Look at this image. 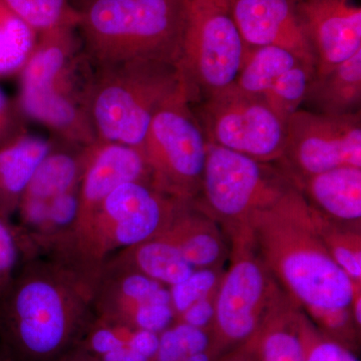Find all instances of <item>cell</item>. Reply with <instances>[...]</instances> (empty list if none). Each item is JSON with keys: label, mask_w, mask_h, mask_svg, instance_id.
I'll return each mask as SVG.
<instances>
[{"label": "cell", "mask_w": 361, "mask_h": 361, "mask_svg": "<svg viewBox=\"0 0 361 361\" xmlns=\"http://www.w3.org/2000/svg\"><path fill=\"white\" fill-rule=\"evenodd\" d=\"M252 245L289 298L326 336L349 348L357 341L353 319L355 282L325 248L313 209L293 184L245 225Z\"/></svg>", "instance_id": "cell-1"}, {"label": "cell", "mask_w": 361, "mask_h": 361, "mask_svg": "<svg viewBox=\"0 0 361 361\" xmlns=\"http://www.w3.org/2000/svg\"><path fill=\"white\" fill-rule=\"evenodd\" d=\"M102 271L33 256L0 293V337L7 356L56 361L77 348L94 318Z\"/></svg>", "instance_id": "cell-2"}, {"label": "cell", "mask_w": 361, "mask_h": 361, "mask_svg": "<svg viewBox=\"0 0 361 361\" xmlns=\"http://www.w3.org/2000/svg\"><path fill=\"white\" fill-rule=\"evenodd\" d=\"M94 65L78 28H59L37 37L20 73L18 102L25 118L51 130L54 139L89 146L97 141L87 111Z\"/></svg>", "instance_id": "cell-3"}, {"label": "cell", "mask_w": 361, "mask_h": 361, "mask_svg": "<svg viewBox=\"0 0 361 361\" xmlns=\"http://www.w3.org/2000/svg\"><path fill=\"white\" fill-rule=\"evenodd\" d=\"M189 0H92L80 11L82 49L94 66L155 59L179 66Z\"/></svg>", "instance_id": "cell-4"}, {"label": "cell", "mask_w": 361, "mask_h": 361, "mask_svg": "<svg viewBox=\"0 0 361 361\" xmlns=\"http://www.w3.org/2000/svg\"><path fill=\"white\" fill-rule=\"evenodd\" d=\"M89 118L97 141L141 148L157 111L182 94H191L177 63L132 59L94 66Z\"/></svg>", "instance_id": "cell-5"}, {"label": "cell", "mask_w": 361, "mask_h": 361, "mask_svg": "<svg viewBox=\"0 0 361 361\" xmlns=\"http://www.w3.org/2000/svg\"><path fill=\"white\" fill-rule=\"evenodd\" d=\"M182 202L163 193L148 180L126 183L44 253L85 269L102 271L116 252L159 234Z\"/></svg>", "instance_id": "cell-6"}, {"label": "cell", "mask_w": 361, "mask_h": 361, "mask_svg": "<svg viewBox=\"0 0 361 361\" xmlns=\"http://www.w3.org/2000/svg\"><path fill=\"white\" fill-rule=\"evenodd\" d=\"M192 103L185 94L157 111L142 146L152 184L183 201L200 194L208 148Z\"/></svg>", "instance_id": "cell-7"}, {"label": "cell", "mask_w": 361, "mask_h": 361, "mask_svg": "<svg viewBox=\"0 0 361 361\" xmlns=\"http://www.w3.org/2000/svg\"><path fill=\"white\" fill-rule=\"evenodd\" d=\"M292 185L281 169L208 142L197 204L213 219L241 229L252 213L277 201Z\"/></svg>", "instance_id": "cell-8"}, {"label": "cell", "mask_w": 361, "mask_h": 361, "mask_svg": "<svg viewBox=\"0 0 361 361\" xmlns=\"http://www.w3.org/2000/svg\"><path fill=\"white\" fill-rule=\"evenodd\" d=\"M232 242L231 266L218 289L212 329L214 346L221 355L253 337L285 295L259 258L245 228L232 234Z\"/></svg>", "instance_id": "cell-9"}, {"label": "cell", "mask_w": 361, "mask_h": 361, "mask_svg": "<svg viewBox=\"0 0 361 361\" xmlns=\"http://www.w3.org/2000/svg\"><path fill=\"white\" fill-rule=\"evenodd\" d=\"M230 7L215 0H189L179 66L195 103L234 85L247 47Z\"/></svg>", "instance_id": "cell-10"}, {"label": "cell", "mask_w": 361, "mask_h": 361, "mask_svg": "<svg viewBox=\"0 0 361 361\" xmlns=\"http://www.w3.org/2000/svg\"><path fill=\"white\" fill-rule=\"evenodd\" d=\"M196 114L207 140L261 163L284 153L287 118L263 97L232 85L202 99Z\"/></svg>", "instance_id": "cell-11"}, {"label": "cell", "mask_w": 361, "mask_h": 361, "mask_svg": "<svg viewBox=\"0 0 361 361\" xmlns=\"http://www.w3.org/2000/svg\"><path fill=\"white\" fill-rule=\"evenodd\" d=\"M277 163L290 180L342 166L361 168V113L329 116L298 109L287 118L286 145Z\"/></svg>", "instance_id": "cell-12"}, {"label": "cell", "mask_w": 361, "mask_h": 361, "mask_svg": "<svg viewBox=\"0 0 361 361\" xmlns=\"http://www.w3.org/2000/svg\"><path fill=\"white\" fill-rule=\"evenodd\" d=\"M315 66L277 47H247L235 85L263 97L284 118L298 110L307 94Z\"/></svg>", "instance_id": "cell-13"}, {"label": "cell", "mask_w": 361, "mask_h": 361, "mask_svg": "<svg viewBox=\"0 0 361 361\" xmlns=\"http://www.w3.org/2000/svg\"><path fill=\"white\" fill-rule=\"evenodd\" d=\"M297 16L324 73L361 51V8L353 0H294Z\"/></svg>", "instance_id": "cell-14"}, {"label": "cell", "mask_w": 361, "mask_h": 361, "mask_svg": "<svg viewBox=\"0 0 361 361\" xmlns=\"http://www.w3.org/2000/svg\"><path fill=\"white\" fill-rule=\"evenodd\" d=\"M89 146L54 137V145L33 172L16 213L20 220L18 228L28 241L44 224L51 202L80 187Z\"/></svg>", "instance_id": "cell-15"}, {"label": "cell", "mask_w": 361, "mask_h": 361, "mask_svg": "<svg viewBox=\"0 0 361 361\" xmlns=\"http://www.w3.org/2000/svg\"><path fill=\"white\" fill-rule=\"evenodd\" d=\"M231 13L247 47H281L315 66L294 0H236Z\"/></svg>", "instance_id": "cell-16"}, {"label": "cell", "mask_w": 361, "mask_h": 361, "mask_svg": "<svg viewBox=\"0 0 361 361\" xmlns=\"http://www.w3.org/2000/svg\"><path fill=\"white\" fill-rule=\"evenodd\" d=\"M135 180L151 182L141 148L118 142H92L87 147L78 217L73 227L84 222L116 188Z\"/></svg>", "instance_id": "cell-17"}, {"label": "cell", "mask_w": 361, "mask_h": 361, "mask_svg": "<svg viewBox=\"0 0 361 361\" xmlns=\"http://www.w3.org/2000/svg\"><path fill=\"white\" fill-rule=\"evenodd\" d=\"M156 236L175 246L195 269L218 267L227 253L216 220L194 201L182 202Z\"/></svg>", "instance_id": "cell-18"}, {"label": "cell", "mask_w": 361, "mask_h": 361, "mask_svg": "<svg viewBox=\"0 0 361 361\" xmlns=\"http://www.w3.org/2000/svg\"><path fill=\"white\" fill-rule=\"evenodd\" d=\"M291 183L322 215L341 224L360 226L361 168L342 166Z\"/></svg>", "instance_id": "cell-19"}, {"label": "cell", "mask_w": 361, "mask_h": 361, "mask_svg": "<svg viewBox=\"0 0 361 361\" xmlns=\"http://www.w3.org/2000/svg\"><path fill=\"white\" fill-rule=\"evenodd\" d=\"M54 137L26 132L0 145V218L11 222L35 169L49 153Z\"/></svg>", "instance_id": "cell-20"}, {"label": "cell", "mask_w": 361, "mask_h": 361, "mask_svg": "<svg viewBox=\"0 0 361 361\" xmlns=\"http://www.w3.org/2000/svg\"><path fill=\"white\" fill-rule=\"evenodd\" d=\"M303 103L323 115L360 113L361 51L324 73H315Z\"/></svg>", "instance_id": "cell-21"}, {"label": "cell", "mask_w": 361, "mask_h": 361, "mask_svg": "<svg viewBox=\"0 0 361 361\" xmlns=\"http://www.w3.org/2000/svg\"><path fill=\"white\" fill-rule=\"evenodd\" d=\"M104 265L141 273L168 287L184 281L195 270L175 246L158 236L116 252Z\"/></svg>", "instance_id": "cell-22"}, {"label": "cell", "mask_w": 361, "mask_h": 361, "mask_svg": "<svg viewBox=\"0 0 361 361\" xmlns=\"http://www.w3.org/2000/svg\"><path fill=\"white\" fill-rule=\"evenodd\" d=\"M299 311L286 295L273 306L254 334L259 361H304Z\"/></svg>", "instance_id": "cell-23"}, {"label": "cell", "mask_w": 361, "mask_h": 361, "mask_svg": "<svg viewBox=\"0 0 361 361\" xmlns=\"http://www.w3.org/2000/svg\"><path fill=\"white\" fill-rule=\"evenodd\" d=\"M33 32L0 0V78L20 75L37 42Z\"/></svg>", "instance_id": "cell-24"}, {"label": "cell", "mask_w": 361, "mask_h": 361, "mask_svg": "<svg viewBox=\"0 0 361 361\" xmlns=\"http://www.w3.org/2000/svg\"><path fill=\"white\" fill-rule=\"evenodd\" d=\"M313 219L330 256L353 281L361 283L360 226L341 224L329 219L315 209Z\"/></svg>", "instance_id": "cell-25"}, {"label": "cell", "mask_w": 361, "mask_h": 361, "mask_svg": "<svg viewBox=\"0 0 361 361\" xmlns=\"http://www.w3.org/2000/svg\"><path fill=\"white\" fill-rule=\"evenodd\" d=\"M4 4L26 25L37 33L59 28H78L80 11L70 0H4Z\"/></svg>", "instance_id": "cell-26"}, {"label": "cell", "mask_w": 361, "mask_h": 361, "mask_svg": "<svg viewBox=\"0 0 361 361\" xmlns=\"http://www.w3.org/2000/svg\"><path fill=\"white\" fill-rule=\"evenodd\" d=\"M214 346L212 331L175 322L160 334L155 361H185Z\"/></svg>", "instance_id": "cell-27"}, {"label": "cell", "mask_w": 361, "mask_h": 361, "mask_svg": "<svg viewBox=\"0 0 361 361\" xmlns=\"http://www.w3.org/2000/svg\"><path fill=\"white\" fill-rule=\"evenodd\" d=\"M298 327L304 361H360L353 349L326 336L301 310Z\"/></svg>", "instance_id": "cell-28"}, {"label": "cell", "mask_w": 361, "mask_h": 361, "mask_svg": "<svg viewBox=\"0 0 361 361\" xmlns=\"http://www.w3.org/2000/svg\"><path fill=\"white\" fill-rule=\"evenodd\" d=\"M222 277L218 267L200 268L195 269L184 281L169 287L176 317L197 301L218 290Z\"/></svg>", "instance_id": "cell-29"}, {"label": "cell", "mask_w": 361, "mask_h": 361, "mask_svg": "<svg viewBox=\"0 0 361 361\" xmlns=\"http://www.w3.org/2000/svg\"><path fill=\"white\" fill-rule=\"evenodd\" d=\"M21 255L33 256L27 239L20 228L0 218V293L18 272Z\"/></svg>", "instance_id": "cell-30"}, {"label": "cell", "mask_w": 361, "mask_h": 361, "mask_svg": "<svg viewBox=\"0 0 361 361\" xmlns=\"http://www.w3.org/2000/svg\"><path fill=\"white\" fill-rule=\"evenodd\" d=\"M28 132L18 102L0 87V145Z\"/></svg>", "instance_id": "cell-31"}, {"label": "cell", "mask_w": 361, "mask_h": 361, "mask_svg": "<svg viewBox=\"0 0 361 361\" xmlns=\"http://www.w3.org/2000/svg\"><path fill=\"white\" fill-rule=\"evenodd\" d=\"M217 292L218 290L212 292L190 306L187 310L176 317L175 322L185 323L197 329L212 331Z\"/></svg>", "instance_id": "cell-32"}, {"label": "cell", "mask_w": 361, "mask_h": 361, "mask_svg": "<svg viewBox=\"0 0 361 361\" xmlns=\"http://www.w3.org/2000/svg\"><path fill=\"white\" fill-rule=\"evenodd\" d=\"M216 361H259L254 336L248 341L222 353Z\"/></svg>", "instance_id": "cell-33"}, {"label": "cell", "mask_w": 361, "mask_h": 361, "mask_svg": "<svg viewBox=\"0 0 361 361\" xmlns=\"http://www.w3.org/2000/svg\"><path fill=\"white\" fill-rule=\"evenodd\" d=\"M56 361H101L97 356L90 355V353L85 351V349L78 348H73L68 351L66 355L61 356Z\"/></svg>", "instance_id": "cell-34"}, {"label": "cell", "mask_w": 361, "mask_h": 361, "mask_svg": "<svg viewBox=\"0 0 361 361\" xmlns=\"http://www.w3.org/2000/svg\"><path fill=\"white\" fill-rule=\"evenodd\" d=\"M220 355L219 351L215 348H212L208 349V350L202 351V353L189 356L185 361H216Z\"/></svg>", "instance_id": "cell-35"}, {"label": "cell", "mask_w": 361, "mask_h": 361, "mask_svg": "<svg viewBox=\"0 0 361 361\" xmlns=\"http://www.w3.org/2000/svg\"><path fill=\"white\" fill-rule=\"evenodd\" d=\"M70 1L73 7H75L78 11H80L85 6H87L90 2H92V0H70Z\"/></svg>", "instance_id": "cell-36"}, {"label": "cell", "mask_w": 361, "mask_h": 361, "mask_svg": "<svg viewBox=\"0 0 361 361\" xmlns=\"http://www.w3.org/2000/svg\"><path fill=\"white\" fill-rule=\"evenodd\" d=\"M215 1L219 2V4H223V6H226L232 8L233 4L236 0H215Z\"/></svg>", "instance_id": "cell-37"}, {"label": "cell", "mask_w": 361, "mask_h": 361, "mask_svg": "<svg viewBox=\"0 0 361 361\" xmlns=\"http://www.w3.org/2000/svg\"><path fill=\"white\" fill-rule=\"evenodd\" d=\"M0 361H7L6 357H4V356L0 355Z\"/></svg>", "instance_id": "cell-38"}]
</instances>
